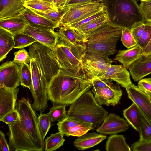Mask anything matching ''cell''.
I'll use <instances>...</instances> for the list:
<instances>
[{
    "label": "cell",
    "mask_w": 151,
    "mask_h": 151,
    "mask_svg": "<svg viewBox=\"0 0 151 151\" xmlns=\"http://www.w3.org/2000/svg\"><path fill=\"white\" fill-rule=\"evenodd\" d=\"M136 0H103L108 22L122 29L131 30L135 23L145 22Z\"/></svg>",
    "instance_id": "3"
},
{
    "label": "cell",
    "mask_w": 151,
    "mask_h": 151,
    "mask_svg": "<svg viewBox=\"0 0 151 151\" xmlns=\"http://www.w3.org/2000/svg\"><path fill=\"white\" fill-rule=\"evenodd\" d=\"M22 0H1L0 19L21 13L25 8Z\"/></svg>",
    "instance_id": "24"
},
{
    "label": "cell",
    "mask_w": 151,
    "mask_h": 151,
    "mask_svg": "<svg viewBox=\"0 0 151 151\" xmlns=\"http://www.w3.org/2000/svg\"><path fill=\"white\" fill-rule=\"evenodd\" d=\"M94 97L100 105L114 106L119 102L122 95V92L118 83L111 84L106 86L91 89Z\"/></svg>",
    "instance_id": "14"
},
{
    "label": "cell",
    "mask_w": 151,
    "mask_h": 151,
    "mask_svg": "<svg viewBox=\"0 0 151 151\" xmlns=\"http://www.w3.org/2000/svg\"><path fill=\"white\" fill-rule=\"evenodd\" d=\"M66 105L53 104L49 112L52 122L55 121L61 122L68 117L66 110Z\"/></svg>",
    "instance_id": "34"
},
{
    "label": "cell",
    "mask_w": 151,
    "mask_h": 151,
    "mask_svg": "<svg viewBox=\"0 0 151 151\" xmlns=\"http://www.w3.org/2000/svg\"><path fill=\"white\" fill-rule=\"evenodd\" d=\"M131 148L134 151H151V142H145L138 140L131 145Z\"/></svg>",
    "instance_id": "44"
},
{
    "label": "cell",
    "mask_w": 151,
    "mask_h": 151,
    "mask_svg": "<svg viewBox=\"0 0 151 151\" xmlns=\"http://www.w3.org/2000/svg\"><path fill=\"white\" fill-rule=\"evenodd\" d=\"M106 138V135L95 132H87L78 137L74 142V146L78 150H84L99 144Z\"/></svg>",
    "instance_id": "23"
},
{
    "label": "cell",
    "mask_w": 151,
    "mask_h": 151,
    "mask_svg": "<svg viewBox=\"0 0 151 151\" xmlns=\"http://www.w3.org/2000/svg\"><path fill=\"white\" fill-rule=\"evenodd\" d=\"M66 0H59L57 6L59 11L63 10Z\"/></svg>",
    "instance_id": "51"
},
{
    "label": "cell",
    "mask_w": 151,
    "mask_h": 151,
    "mask_svg": "<svg viewBox=\"0 0 151 151\" xmlns=\"http://www.w3.org/2000/svg\"><path fill=\"white\" fill-rule=\"evenodd\" d=\"M52 122L49 112L40 113L38 116V125L41 135L44 140L52 125Z\"/></svg>",
    "instance_id": "35"
},
{
    "label": "cell",
    "mask_w": 151,
    "mask_h": 151,
    "mask_svg": "<svg viewBox=\"0 0 151 151\" xmlns=\"http://www.w3.org/2000/svg\"><path fill=\"white\" fill-rule=\"evenodd\" d=\"M143 33L137 41V45L143 51L151 39V22H146Z\"/></svg>",
    "instance_id": "38"
},
{
    "label": "cell",
    "mask_w": 151,
    "mask_h": 151,
    "mask_svg": "<svg viewBox=\"0 0 151 151\" xmlns=\"http://www.w3.org/2000/svg\"><path fill=\"white\" fill-rule=\"evenodd\" d=\"M55 4L57 6L59 0H43Z\"/></svg>",
    "instance_id": "52"
},
{
    "label": "cell",
    "mask_w": 151,
    "mask_h": 151,
    "mask_svg": "<svg viewBox=\"0 0 151 151\" xmlns=\"http://www.w3.org/2000/svg\"><path fill=\"white\" fill-rule=\"evenodd\" d=\"M15 109L19 118L8 125L10 151H42L45 142L39 131L38 117L29 99L22 97L17 101Z\"/></svg>",
    "instance_id": "1"
},
{
    "label": "cell",
    "mask_w": 151,
    "mask_h": 151,
    "mask_svg": "<svg viewBox=\"0 0 151 151\" xmlns=\"http://www.w3.org/2000/svg\"><path fill=\"white\" fill-rule=\"evenodd\" d=\"M130 74L133 80L137 81L151 73V55L142 56L131 66Z\"/></svg>",
    "instance_id": "20"
},
{
    "label": "cell",
    "mask_w": 151,
    "mask_h": 151,
    "mask_svg": "<svg viewBox=\"0 0 151 151\" xmlns=\"http://www.w3.org/2000/svg\"><path fill=\"white\" fill-rule=\"evenodd\" d=\"M130 74L123 65L112 64L105 73L93 79H110L125 88L132 84Z\"/></svg>",
    "instance_id": "17"
},
{
    "label": "cell",
    "mask_w": 151,
    "mask_h": 151,
    "mask_svg": "<svg viewBox=\"0 0 151 151\" xmlns=\"http://www.w3.org/2000/svg\"><path fill=\"white\" fill-rule=\"evenodd\" d=\"M67 114L68 117L92 123L95 129L102 123L108 112L98 103L90 89L71 105Z\"/></svg>",
    "instance_id": "5"
},
{
    "label": "cell",
    "mask_w": 151,
    "mask_h": 151,
    "mask_svg": "<svg viewBox=\"0 0 151 151\" xmlns=\"http://www.w3.org/2000/svg\"><path fill=\"white\" fill-rule=\"evenodd\" d=\"M58 129L64 136L79 137L94 129L92 123L68 116L57 124Z\"/></svg>",
    "instance_id": "13"
},
{
    "label": "cell",
    "mask_w": 151,
    "mask_h": 151,
    "mask_svg": "<svg viewBox=\"0 0 151 151\" xmlns=\"http://www.w3.org/2000/svg\"><path fill=\"white\" fill-rule=\"evenodd\" d=\"M19 118V114L15 109V110L9 113L2 119H0V121L8 125L17 120Z\"/></svg>",
    "instance_id": "45"
},
{
    "label": "cell",
    "mask_w": 151,
    "mask_h": 151,
    "mask_svg": "<svg viewBox=\"0 0 151 151\" xmlns=\"http://www.w3.org/2000/svg\"><path fill=\"white\" fill-rule=\"evenodd\" d=\"M70 0H66V1L65 3V5L64 7L68 3V2L70 1Z\"/></svg>",
    "instance_id": "54"
},
{
    "label": "cell",
    "mask_w": 151,
    "mask_h": 151,
    "mask_svg": "<svg viewBox=\"0 0 151 151\" xmlns=\"http://www.w3.org/2000/svg\"><path fill=\"white\" fill-rule=\"evenodd\" d=\"M151 55V39L143 51L142 56L147 57Z\"/></svg>",
    "instance_id": "50"
},
{
    "label": "cell",
    "mask_w": 151,
    "mask_h": 151,
    "mask_svg": "<svg viewBox=\"0 0 151 151\" xmlns=\"http://www.w3.org/2000/svg\"><path fill=\"white\" fill-rule=\"evenodd\" d=\"M91 89H96L103 88L113 83L110 79H95L92 80Z\"/></svg>",
    "instance_id": "46"
},
{
    "label": "cell",
    "mask_w": 151,
    "mask_h": 151,
    "mask_svg": "<svg viewBox=\"0 0 151 151\" xmlns=\"http://www.w3.org/2000/svg\"><path fill=\"white\" fill-rule=\"evenodd\" d=\"M29 47L31 58L35 59L48 85L60 69L52 50L38 42Z\"/></svg>",
    "instance_id": "8"
},
{
    "label": "cell",
    "mask_w": 151,
    "mask_h": 151,
    "mask_svg": "<svg viewBox=\"0 0 151 151\" xmlns=\"http://www.w3.org/2000/svg\"><path fill=\"white\" fill-rule=\"evenodd\" d=\"M107 151H131V148L122 135L113 134L108 138L106 145Z\"/></svg>",
    "instance_id": "27"
},
{
    "label": "cell",
    "mask_w": 151,
    "mask_h": 151,
    "mask_svg": "<svg viewBox=\"0 0 151 151\" xmlns=\"http://www.w3.org/2000/svg\"><path fill=\"white\" fill-rule=\"evenodd\" d=\"M30 65L32 85L30 90L33 98L32 106L35 111L45 112L48 107V83L34 58H31Z\"/></svg>",
    "instance_id": "7"
},
{
    "label": "cell",
    "mask_w": 151,
    "mask_h": 151,
    "mask_svg": "<svg viewBox=\"0 0 151 151\" xmlns=\"http://www.w3.org/2000/svg\"><path fill=\"white\" fill-rule=\"evenodd\" d=\"M104 10H102L95 14L88 17L80 22L72 24L64 27H65L72 29L76 30L81 26L86 24L91 21L100 16L105 14Z\"/></svg>",
    "instance_id": "41"
},
{
    "label": "cell",
    "mask_w": 151,
    "mask_h": 151,
    "mask_svg": "<svg viewBox=\"0 0 151 151\" xmlns=\"http://www.w3.org/2000/svg\"><path fill=\"white\" fill-rule=\"evenodd\" d=\"M23 5L25 8L42 11H59L55 4L43 0H28L24 1Z\"/></svg>",
    "instance_id": "30"
},
{
    "label": "cell",
    "mask_w": 151,
    "mask_h": 151,
    "mask_svg": "<svg viewBox=\"0 0 151 151\" xmlns=\"http://www.w3.org/2000/svg\"><path fill=\"white\" fill-rule=\"evenodd\" d=\"M108 21V17L105 14L75 30L78 33L83 35L85 38V37L92 30Z\"/></svg>",
    "instance_id": "32"
},
{
    "label": "cell",
    "mask_w": 151,
    "mask_h": 151,
    "mask_svg": "<svg viewBox=\"0 0 151 151\" xmlns=\"http://www.w3.org/2000/svg\"><path fill=\"white\" fill-rule=\"evenodd\" d=\"M19 88H0V119L15 109Z\"/></svg>",
    "instance_id": "18"
},
{
    "label": "cell",
    "mask_w": 151,
    "mask_h": 151,
    "mask_svg": "<svg viewBox=\"0 0 151 151\" xmlns=\"http://www.w3.org/2000/svg\"><path fill=\"white\" fill-rule=\"evenodd\" d=\"M103 1V0H70L65 6L63 9L65 8H69L74 6L86 3L94 2H101Z\"/></svg>",
    "instance_id": "48"
},
{
    "label": "cell",
    "mask_w": 151,
    "mask_h": 151,
    "mask_svg": "<svg viewBox=\"0 0 151 151\" xmlns=\"http://www.w3.org/2000/svg\"><path fill=\"white\" fill-rule=\"evenodd\" d=\"M143 51L138 45L127 50H119L114 58L121 63L127 69H129L131 65L142 56Z\"/></svg>",
    "instance_id": "22"
},
{
    "label": "cell",
    "mask_w": 151,
    "mask_h": 151,
    "mask_svg": "<svg viewBox=\"0 0 151 151\" xmlns=\"http://www.w3.org/2000/svg\"><path fill=\"white\" fill-rule=\"evenodd\" d=\"M138 87L144 92L146 91L151 92V78H145L140 80L138 83Z\"/></svg>",
    "instance_id": "47"
},
{
    "label": "cell",
    "mask_w": 151,
    "mask_h": 151,
    "mask_svg": "<svg viewBox=\"0 0 151 151\" xmlns=\"http://www.w3.org/2000/svg\"><path fill=\"white\" fill-rule=\"evenodd\" d=\"M125 89L128 98L136 104L151 123V101L148 95L132 83Z\"/></svg>",
    "instance_id": "16"
},
{
    "label": "cell",
    "mask_w": 151,
    "mask_h": 151,
    "mask_svg": "<svg viewBox=\"0 0 151 151\" xmlns=\"http://www.w3.org/2000/svg\"><path fill=\"white\" fill-rule=\"evenodd\" d=\"M113 61L109 56L97 52H87L83 58L81 71L93 79L105 73Z\"/></svg>",
    "instance_id": "9"
},
{
    "label": "cell",
    "mask_w": 151,
    "mask_h": 151,
    "mask_svg": "<svg viewBox=\"0 0 151 151\" xmlns=\"http://www.w3.org/2000/svg\"><path fill=\"white\" fill-rule=\"evenodd\" d=\"M129 127L126 120L114 113H110L104 118L96 131L102 134L111 135L124 132Z\"/></svg>",
    "instance_id": "15"
},
{
    "label": "cell",
    "mask_w": 151,
    "mask_h": 151,
    "mask_svg": "<svg viewBox=\"0 0 151 151\" xmlns=\"http://www.w3.org/2000/svg\"><path fill=\"white\" fill-rule=\"evenodd\" d=\"M0 151H10L9 144L5 138L4 133L0 131Z\"/></svg>",
    "instance_id": "49"
},
{
    "label": "cell",
    "mask_w": 151,
    "mask_h": 151,
    "mask_svg": "<svg viewBox=\"0 0 151 151\" xmlns=\"http://www.w3.org/2000/svg\"><path fill=\"white\" fill-rule=\"evenodd\" d=\"M102 2H94L74 6L69 8L60 22L65 26L80 22L104 10Z\"/></svg>",
    "instance_id": "10"
},
{
    "label": "cell",
    "mask_w": 151,
    "mask_h": 151,
    "mask_svg": "<svg viewBox=\"0 0 151 151\" xmlns=\"http://www.w3.org/2000/svg\"><path fill=\"white\" fill-rule=\"evenodd\" d=\"M139 7L145 21L151 22V1H142Z\"/></svg>",
    "instance_id": "42"
},
{
    "label": "cell",
    "mask_w": 151,
    "mask_h": 151,
    "mask_svg": "<svg viewBox=\"0 0 151 151\" xmlns=\"http://www.w3.org/2000/svg\"><path fill=\"white\" fill-rule=\"evenodd\" d=\"M30 35L39 42L53 49L59 40L58 32L49 27L28 25L23 32Z\"/></svg>",
    "instance_id": "11"
},
{
    "label": "cell",
    "mask_w": 151,
    "mask_h": 151,
    "mask_svg": "<svg viewBox=\"0 0 151 151\" xmlns=\"http://www.w3.org/2000/svg\"><path fill=\"white\" fill-rule=\"evenodd\" d=\"M92 81L81 71L76 74L60 69L48 84V99L53 104L71 105L91 88Z\"/></svg>",
    "instance_id": "2"
},
{
    "label": "cell",
    "mask_w": 151,
    "mask_h": 151,
    "mask_svg": "<svg viewBox=\"0 0 151 151\" xmlns=\"http://www.w3.org/2000/svg\"><path fill=\"white\" fill-rule=\"evenodd\" d=\"M139 126L138 132L139 140L143 142H151V123L143 112L139 109Z\"/></svg>",
    "instance_id": "29"
},
{
    "label": "cell",
    "mask_w": 151,
    "mask_h": 151,
    "mask_svg": "<svg viewBox=\"0 0 151 151\" xmlns=\"http://www.w3.org/2000/svg\"><path fill=\"white\" fill-rule=\"evenodd\" d=\"M14 35L9 32L0 27V61L4 59L14 47Z\"/></svg>",
    "instance_id": "26"
},
{
    "label": "cell",
    "mask_w": 151,
    "mask_h": 151,
    "mask_svg": "<svg viewBox=\"0 0 151 151\" xmlns=\"http://www.w3.org/2000/svg\"><path fill=\"white\" fill-rule=\"evenodd\" d=\"M14 49H23L29 47L37 40L30 35L23 32H21L14 35Z\"/></svg>",
    "instance_id": "33"
},
{
    "label": "cell",
    "mask_w": 151,
    "mask_h": 151,
    "mask_svg": "<svg viewBox=\"0 0 151 151\" xmlns=\"http://www.w3.org/2000/svg\"><path fill=\"white\" fill-rule=\"evenodd\" d=\"M139 0L140 1H151V0Z\"/></svg>",
    "instance_id": "55"
},
{
    "label": "cell",
    "mask_w": 151,
    "mask_h": 151,
    "mask_svg": "<svg viewBox=\"0 0 151 151\" xmlns=\"http://www.w3.org/2000/svg\"><path fill=\"white\" fill-rule=\"evenodd\" d=\"M145 92L148 95L151 101V92L146 91Z\"/></svg>",
    "instance_id": "53"
},
{
    "label": "cell",
    "mask_w": 151,
    "mask_h": 151,
    "mask_svg": "<svg viewBox=\"0 0 151 151\" xmlns=\"http://www.w3.org/2000/svg\"><path fill=\"white\" fill-rule=\"evenodd\" d=\"M121 40L123 45L128 49L137 45L131 30L127 29H122Z\"/></svg>",
    "instance_id": "40"
},
{
    "label": "cell",
    "mask_w": 151,
    "mask_h": 151,
    "mask_svg": "<svg viewBox=\"0 0 151 151\" xmlns=\"http://www.w3.org/2000/svg\"><path fill=\"white\" fill-rule=\"evenodd\" d=\"M20 84V66L13 61H7L0 66V88L13 89Z\"/></svg>",
    "instance_id": "12"
},
{
    "label": "cell",
    "mask_w": 151,
    "mask_h": 151,
    "mask_svg": "<svg viewBox=\"0 0 151 151\" xmlns=\"http://www.w3.org/2000/svg\"><path fill=\"white\" fill-rule=\"evenodd\" d=\"M29 23L21 13L0 19V27L10 32L13 35L23 32Z\"/></svg>",
    "instance_id": "19"
},
{
    "label": "cell",
    "mask_w": 151,
    "mask_h": 151,
    "mask_svg": "<svg viewBox=\"0 0 151 151\" xmlns=\"http://www.w3.org/2000/svg\"><path fill=\"white\" fill-rule=\"evenodd\" d=\"M58 33L59 40L69 47L86 43L87 42L83 35L76 30L67 27L60 26Z\"/></svg>",
    "instance_id": "21"
},
{
    "label": "cell",
    "mask_w": 151,
    "mask_h": 151,
    "mask_svg": "<svg viewBox=\"0 0 151 151\" xmlns=\"http://www.w3.org/2000/svg\"><path fill=\"white\" fill-rule=\"evenodd\" d=\"M60 132L52 134L45 140V151H53L63 146L65 139Z\"/></svg>",
    "instance_id": "31"
},
{
    "label": "cell",
    "mask_w": 151,
    "mask_h": 151,
    "mask_svg": "<svg viewBox=\"0 0 151 151\" xmlns=\"http://www.w3.org/2000/svg\"><path fill=\"white\" fill-rule=\"evenodd\" d=\"M122 29L108 21L92 30L85 37L86 52L98 53L108 56L116 52L117 42Z\"/></svg>",
    "instance_id": "4"
},
{
    "label": "cell",
    "mask_w": 151,
    "mask_h": 151,
    "mask_svg": "<svg viewBox=\"0 0 151 151\" xmlns=\"http://www.w3.org/2000/svg\"><path fill=\"white\" fill-rule=\"evenodd\" d=\"M145 22H142L137 23L131 28V31L136 42L143 33L145 27Z\"/></svg>",
    "instance_id": "43"
},
{
    "label": "cell",
    "mask_w": 151,
    "mask_h": 151,
    "mask_svg": "<svg viewBox=\"0 0 151 151\" xmlns=\"http://www.w3.org/2000/svg\"><path fill=\"white\" fill-rule=\"evenodd\" d=\"M22 0L24 2V1H27V0Z\"/></svg>",
    "instance_id": "56"
},
{
    "label": "cell",
    "mask_w": 151,
    "mask_h": 151,
    "mask_svg": "<svg viewBox=\"0 0 151 151\" xmlns=\"http://www.w3.org/2000/svg\"><path fill=\"white\" fill-rule=\"evenodd\" d=\"M86 43L69 47L59 41L52 49L60 69L78 74L81 72L83 59L86 53Z\"/></svg>",
    "instance_id": "6"
},
{
    "label": "cell",
    "mask_w": 151,
    "mask_h": 151,
    "mask_svg": "<svg viewBox=\"0 0 151 151\" xmlns=\"http://www.w3.org/2000/svg\"><path fill=\"white\" fill-rule=\"evenodd\" d=\"M21 14L27 19L30 24L54 29L60 27V24L39 15L29 8H25Z\"/></svg>",
    "instance_id": "25"
},
{
    "label": "cell",
    "mask_w": 151,
    "mask_h": 151,
    "mask_svg": "<svg viewBox=\"0 0 151 151\" xmlns=\"http://www.w3.org/2000/svg\"><path fill=\"white\" fill-rule=\"evenodd\" d=\"M13 62L20 66L25 64L30 63L31 58L29 52L24 49H22L14 52Z\"/></svg>",
    "instance_id": "39"
},
{
    "label": "cell",
    "mask_w": 151,
    "mask_h": 151,
    "mask_svg": "<svg viewBox=\"0 0 151 151\" xmlns=\"http://www.w3.org/2000/svg\"><path fill=\"white\" fill-rule=\"evenodd\" d=\"M123 114L128 123L138 132L139 126V109L134 103L123 111Z\"/></svg>",
    "instance_id": "28"
},
{
    "label": "cell",
    "mask_w": 151,
    "mask_h": 151,
    "mask_svg": "<svg viewBox=\"0 0 151 151\" xmlns=\"http://www.w3.org/2000/svg\"><path fill=\"white\" fill-rule=\"evenodd\" d=\"M20 84L29 90L31 88L32 75L29 64H24L20 66Z\"/></svg>",
    "instance_id": "36"
},
{
    "label": "cell",
    "mask_w": 151,
    "mask_h": 151,
    "mask_svg": "<svg viewBox=\"0 0 151 151\" xmlns=\"http://www.w3.org/2000/svg\"><path fill=\"white\" fill-rule=\"evenodd\" d=\"M31 9L39 15L60 24V22L63 16L68 10L69 8H65L63 10L58 11H51L48 12L42 11L36 9Z\"/></svg>",
    "instance_id": "37"
}]
</instances>
